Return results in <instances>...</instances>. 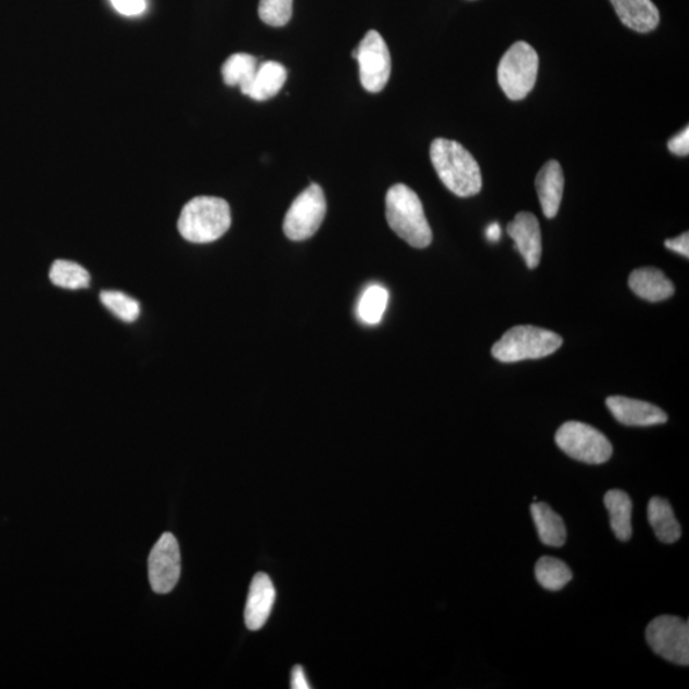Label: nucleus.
Segmentation results:
<instances>
[{"label":"nucleus","instance_id":"1","mask_svg":"<svg viewBox=\"0 0 689 689\" xmlns=\"http://www.w3.org/2000/svg\"><path fill=\"white\" fill-rule=\"evenodd\" d=\"M431 160L442 183L459 197H473L482 191L481 166L461 143L435 138L431 146Z\"/></svg>","mask_w":689,"mask_h":689},{"label":"nucleus","instance_id":"2","mask_svg":"<svg viewBox=\"0 0 689 689\" xmlns=\"http://www.w3.org/2000/svg\"><path fill=\"white\" fill-rule=\"evenodd\" d=\"M386 217L390 228L413 248L423 250L433 241L423 203L408 186L391 187L386 195Z\"/></svg>","mask_w":689,"mask_h":689},{"label":"nucleus","instance_id":"3","mask_svg":"<svg viewBox=\"0 0 689 689\" xmlns=\"http://www.w3.org/2000/svg\"><path fill=\"white\" fill-rule=\"evenodd\" d=\"M229 203L217 197H195L181 209L178 230L191 243H213L230 229Z\"/></svg>","mask_w":689,"mask_h":689},{"label":"nucleus","instance_id":"4","mask_svg":"<svg viewBox=\"0 0 689 689\" xmlns=\"http://www.w3.org/2000/svg\"><path fill=\"white\" fill-rule=\"evenodd\" d=\"M563 344V339L546 329L535 326H514L493 346L492 355L502 362L541 359L554 354Z\"/></svg>","mask_w":689,"mask_h":689},{"label":"nucleus","instance_id":"5","mask_svg":"<svg viewBox=\"0 0 689 689\" xmlns=\"http://www.w3.org/2000/svg\"><path fill=\"white\" fill-rule=\"evenodd\" d=\"M539 55L525 41L514 42L498 65V84L512 101L524 100L538 78Z\"/></svg>","mask_w":689,"mask_h":689},{"label":"nucleus","instance_id":"6","mask_svg":"<svg viewBox=\"0 0 689 689\" xmlns=\"http://www.w3.org/2000/svg\"><path fill=\"white\" fill-rule=\"evenodd\" d=\"M558 447L573 460L600 465L611 459L613 446L605 435L582 422L564 423L556 434Z\"/></svg>","mask_w":689,"mask_h":689},{"label":"nucleus","instance_id":"7","mask_svg":"<svg viewBox=\"0 0 689 689\" xmlns=\"http://www.w3.org/2000/svg\"><path fill=\"white\" fill-rule=\"evenodd\" d=\"M328 212L321 187L311 183L292 203L284 219V233L290 241L302 242L314 237Z\"/></svg>","mask_w":689,"mask_h":689},{"label":"nucleus","instance_id":"8","mask_svg":"<svg viewBox=\"0 0 689 689\" xmlns=\"http://www.w3.org/2000/svg\"><path fill=\"white\" fill-rule=\"evenodd\" d=\"M353 58L359 63L360 82L368 92H381L391 76V54L386 41L375 30L368 31Z\"/></svg>","mask_w":689,"mask_h":689},{"label":"nucleus","instance_id":"9","mask_svg":"<svg viewBox=\"0 0 689 689\" xmlns=\"http://www.w3.org/2000/svg\"><path fill=\"white\" fill-rule=\"evenodd\" d=\"M647 640L659 656L673 664H689V625L679 616L660 615L651 621Z\"/></svg>","mask_w":689,"mask_h":689},{"label":"nucleus","instance_id":"10","mask_svg":"<svg viewBox=\"0 0 689 689\" xmlns=\"http://www.w3.org/2000/svg\"><path fill=\"white\" fill-rule=\"evenodd\" d=\"M179 544L170 533H165L152 548L149 557V578L156 594H169L180 577Z\"/></svg>","mask_w":689,"mask_h":689},{"label":"nucleus","instance_id":"11","mask_svg":"<svg viewBox=\"0 0 689 689\" xmlns=\"http://www.w3.org/2000/svg\"><path fill=\"white\" fill-rule=\"evenodd\" d=\"M507 233L514 241V250L520 252L531 270L540 264L543 244L539 220L531 213H519L507 227Z\"/></svg>","mask_w":689,"mask_h":689},{"label":"nucleus","instance_id":"12","mask_svg":"<svg viewBox=\"0 0 689 689\" xmlns=\"http://www.w3.org/2000/svg\"><path fill=\"white\" fill-rule=\"evenodd\" d=\"M608 409L620 423L629 426H651L668 422V416L647 401L635 400L625 396L607 398Z\"/></svg>","mask_w":689,"mask_h":689},{"label":"nucleus","instance_id":"13","mask_svg":"<svg viewBox=\"0 0 689 689\" xmlns=\"http://www.w3.org/2000/svg\"><path fill=\"white\" fill-rule=\"evenodd\" d=\"M276 600V590L271 578L264 572L253 577L248 599L245 605V625L251 630H258L266 625Z\"/></svg>","mask_w":689,"mask_h":689},{"label":"nucleus","instance_id":"14","mask_svg":"<svg viewBox=\"0 0 689 689\" xmlns=\"http://www.w3.org/2000/svg\"><path fill=\"white\" fill-rule=\"evenodd\" d=\"M535 186L544 215L547 219H554L560 212L564 190V174L561 164L550 160L540 169Z\"/></svg>","mask_w":689,"mask_h":689},{"label":"nucleus","instance_id":"15","mask_svg":"<svg viewBox=\"0 0 689 689\" xmlns=\"http://www.w3.org/2000/svg\"><path fill=\"white\" fill-rule=\"evenodd\" d=\"M628 285L637 296L651 303L669 299L676 292V288L666 275L654 267L635 270L629 275Z\"/></svg>","mask_w":689,"mask_h":689},{"label":"nucleus","instance_id":"16","mask_svg":"<svg viewBox=\"0 0 689 689\" xmlns=\"http://www.w3.org/2000/svg\"><path fill=\"white\" fill-rule=\"evenodd\" d=\"M622 24L630 30L648 34L654 31L660 22V13L651 0H611Z\"/></svg>","mask_w":689,"mask_h":689},{"label":"nucleus","instance_id":"17","mask_svg":"<svg viewBox=\"0 0 689 689\" xmlns=\"http://www.w3.org/2000/svg\"><path fill=\"white\" fill-rule=\"evenodd\" d=\"M288 72L279 62L267 61L258 65L255 77L244 95L256 101H266L278 95L284 87Z\"/></svg>","mask_w":689,"mask_h":689},{"label":"nucleus","instance_id":"18","mask_svg":"<svg viewBox=\"0 0 689 689\" xmlns=\"http://www.w3.org/2000/svg\"><path fill=\"white\" fill-rule=\"evenodd\" d=\"M604 505L611 514L614 535L621 541H628L633 536V500L626 492L612 489L607 493Z\"/></svg>","mask_w":689,"mask_h":689},{"label":"nucleus","instance_id":"19","mask_svg":"<svg viewBox=\"0 0 689 689\" xmlns=\"http://www.w3.org/2000/svg\"><path fill=\"white\" fill-rule=\"evenodd\" d=\"M648 518L656 538L665 544H673L679 540L681 528L672 505L664 498H651L648 507Z\"/></svg>","mask_w":689,"mask_h":689},{"label":"nucleus","instance_id":"20","mask_svg":"<svg viewBox=\"0 0 689 689\" xmlns=\"http://www.w3.org/2000/svg\"><path fill=\"white\" fill-rule=\"evenodd\" d=\"M531 510L540 540L549 547L564 546L567 531L560 514L544 502H534Z\"/></svg>","mask_w":689,"mask_h":689},{"label":"nucleus","instance_id":"21","mask_svg":"<svg viewBox=\"0 0 689 689\" xmlns=\"http://www.w3.org/2000/svg\"><path fill=\"white\" fill-rule=\"evenodd\" d=\"M257 68L258 62L251 54L238 53L230 55L221 68L224 82L231 87H241V91L244 93L248 89L253 77H255Z\"/></svg>","mask_w":689,"mask_h":689},{"label":"nucleus","instance_id":"22","mask_svg":"<svg viewBox=\"0 0 689 689\" xmlns=\"http://www.w3.org/2000/svg\"><path fill=\"white\" fill-rule=\"evenodd\" d=\"M535 576L544 589L560 591L573 575L569 565L553 557H543L535 565Z\"/></svg>","mask_w":689,"mask_h":689},{"label":"nucleus","instance_id":"23","mask_svg":"<svg viewBox=\"0 0 689 689\" xmlns=\"http://www.w3.org/2000/svg\"><path fill=\"white\" fill-rule=\"evenodd\" d=\"M49 276L55 286L63 289L77 290L90 285V273L69 260H55Z\"/></svg>","mask_w":689,"mask_h":689},{"label":"nucleus","instance_id":"24","mask_svg":"<svg viewBox=\"0 0 689 689\" xmlns=\"http://www.w3.org/2000/svg\"><path fill=\"white\" fill-rule=\"evenodd\" d=\"M388 292L380 285L369 286L361 295L358 316L367 324H379L387 309Z\"/></svg>","mask_w":689,"mask_h":689},{"label":"nucleus","instance_id":"25","mask_svg":"<svg viewBox=\"0 0 689 689\" xmlns=\"http://www.w3.org/2000/svg\"><path fill=\"white\" fill-rule=\"evenodd\" d=\"M101 303L105 308L112 311L115 317L122 319L123 322H135L140 316V303L133 297L119 292H103L100 295Z\"/></svg>","mask_w":689,"mask_h":689},{"label":"nucleus","instance_id":"26","mask_svg":"<svg viewBox=\"0 0 689 689\" xmlns=\"http://www.w3.org/2000/svg\"><path fill=\"white\" fill-rule=\"evenodd\" d=\"M258 13L268 26H285L293 16V0H260Z\"/></svg>","mask_w":689,"mask_h":689},{"label":"nucleus","instance_id":"27","mask_svg":"<svg viewBox=\"0 0 689 689\" xmlns=\"http://www.w3.org/2000/svg\"><path fill=\"white\" fill-rule=\"evenodd\" d=\"M115 10L123 16H140L148 9L146 0H111Z\"/></svg>","mask_w":689,"mask_h":689},{"label":"nucleus","instance_id":"28","mask_svg":"<svg viewBox=\"0 0 689 689\" xmlns=\"http://www.w3.org/2000/svg\"><path fill=\"white\" fill-rule=\"evenodd\" d=\"M668 149L672 154L684 157L689 154V129L686 127L677 136L671 138Z\"/></svg>","mask_w":689,"mask_h":689},{"label":"nucleus","instance_id":"29","mask_svg":"<svg viewBox=\"0 0 689 689\" xmlns=\"http://www.w3.org/2000/svg\"><path fill=\"white\" fill-rule=\"evenodd\" d=\"M666 248L679 253L680 256L689 257V234L684 233L678 238L668 239L665 241Z\"/></svg>","mask_w":689,"mask_h":689},{"label":"nucleus","instance_id":"30","mask_svg":"<svg viewBox=\"0 0 689 689\" xmlns=\"http://www.w3.org/2000/svg\"><path fill=\"white\" fill-rule=\"evenodd\" d=\"M292 688L293 689H309L310 686L308 684L306 673L301 665H296L292 672Z\"/></svg>","mask_w":689,"mask_h":689},{"label":"nucleus","instance_id":"31","mask_svg":"<svg viewBox=\"0 0 689 689\" xmlns=\"http://www.w3.org/2000/svg\"><path fill=\"white\" fill-rule=\"evenodd\" d=\"M487 238L488 241L493 243H497L500 238H502V229H500V225L498 222H493L487 228Z\"/></svg>","mask_w":689,"mask_h":689}]
</instances>
